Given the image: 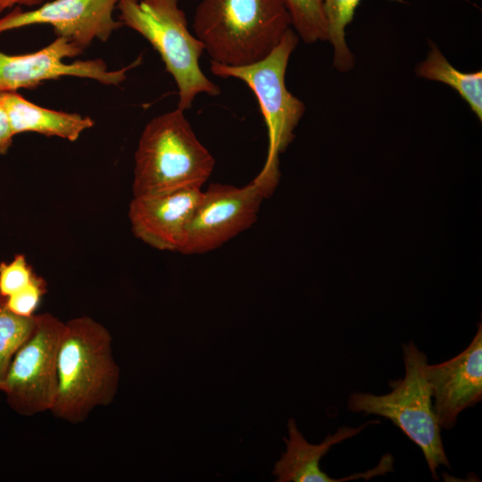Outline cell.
<instances>
[{"label":"cell","mask_w":482,"mask_h":482,"mask_svg":"<svg viewBox=\"0 0 482 482\" xmlns=\"http://www.w3.org/2000/svg\"><path fill=\"white\" fill-rule=\"evenodd\" d=\"M361 0H323L328 42L333 48V67L341 72L351 71L355 58L350 50L345 29L352 22Z\"/></svg>","instance_id":"cell-16"},{"label":"cell","mask_w":482,"mask_h":482,"mask_svg":"<svg viewBox=\"0 0 482 482\" xmlns=\"http://www.w3.org/2000/svg\"><path fill=\"white\" fill-rule=\"evenodd\" d=\"M40 1L41 0H0V13L15 4H32Z\"/></svg>","instance_id":"cell-22"},{"label":"cell","mask_w":482,"mask_h":482,"mask_svg":"<svg viewBox=\"0 0 482 482\" xmlns=\"http://www.w3.org/2000/svg\"><path fill=\"white\" fill-rule=\"evenodd\" d=\"M203 190L187 187L133 197L129 220L134 236L160 251L180 253Z\"/></svg>","instance_id":"cell-12"},{"label":"cell","mask_w":482,"mask_h":482,"mask_svg":"<svg viewBox=\"0 0 482 482\" xmlns=\"http://www.w3.org/2000/svg\"><path fill=\"white\" fill-rule=\"evenodd\" d=\"M116 8L122 25L142 35L160 54L177 85L179 109L188 110L199 94H220L201 70L204 46L188 30L178 0H119Z\"/></svg>","instance_id":"cell-4"},{"label":"cell","mask_w":482,"mask_h":482,"mask_svg":"<svg viewBox=\"0 0 482 482\" xmlns=\"http://www.w3.org/2000/svg\"><path fill=\"white\" fill-rule=\"evenodd\" d=\"M133 197L201 187L215 161L179 108L153 118L135 152Z\"/></svg>","instance_id":"cell-3"},{"label":"cell","mask_w":482,"mask_h":482,"mask_svg":"<svg viewBox=\"0 0 482 482\" xmlns=\"http://www.w3.org/2000/svg\"><path fill=\"white\" fill-rule=\"evenodd\" d=\"M404 376L390 382L386 395L354 392L348 409L365 415L376 414L390 420L422 451L434 479L440 465L450 467L432 409L430 387L426 378L428 357L413 342L403 345Z\"/></svg>","instance_id":"cell-5"},{"label":"cell","mask_w":482,"mask_h":482,"mask_svg":"<svg viewBox=\"0 0 482 482\" xmlns=\"http://www.w3.org/2000/svg\"><path fill=\"white\" fill-rule=\"evenodd\" d=\"M418 77L444 83L454 89L482 120V71L463 72L453 66L440 49L432 45L416 68Z\"/></svg>","instance_id":"cell-15"},{"label":"cell","mask_w":482,"mask_h":482,"mask_svg":"<svg viewBox=\"0 0 482 482\" xmlns=\"http://www.w3.org/2000/svg\"><path fill=\"white\" fill-rule=\"evenodd\" d=\"M13 135L35 132L47 137H58L71 142L94 125V120L78 113L44 108L25 99L17 91L0 93Z\"/></svg>","instance_id":"cell-14"},{"label":"cell","mask_w":482,"mask_h":482,"mask_svg":"<svg viewBox=\"0 0 482 482\" xmlns=\"http://www.w3.org/2000/svg\"><path fill=\"white\" fill-rule=\"evenodd\" d=\"M83 52L71 42L58 37L44 48L30 54L9 55L0 51V93L33 88L41 82L73 76L95 79L104 85H119L126 73L141 62V56L127 67L110 71L101 59L64 62Z\"/></svg>","instance_id":"cell-9"},{"label":"cell","mask_w":482,"mask_h":482,"mask_svg":"<svg viewBox=\"0 0 482 482\" xmlns=\"http://www.w3.org/2000/svg\"><path fill=\"white\" fill-rule=\"evenodd\" d=\"M36 326V314L29 317L15 314L8 309L6 298L0 295V391L14 355Z\"/></svg>","instance_id":"cell-17"},{"label":"cell","mask_w":482,"mask_h":482,"mask_svg":"<svg viewBox=\"0 0 482 482\" xmlns=\"http://www.w3.org/2000/svg\"><path fill=\"white\" fill-rule=\"evenodd\" d=\"M299 37L290 29L264 59L245 66H227L211 61L210 71L221 78L245 82L256 96L268 129L269 148L262 170L279 175L278 156L294 139V130L305 112L304 104L286 86L289 58Z\"/></svg>","instance_id":"cell-6"},{"label":"cell","mask_w":482,"mask_h":482,"mask_svg":"<svg viewBox=\"0 0 482 482\" xmlns=\"http://www.w3.org/2000/svg\"><path fill=\"white\" fill-rule=\"evenodd\" d=\"M35 277L26 257L17 254L9 262L0 263V295L8 297L26 287Z\"/></svg>","instance_id":"cell-19"},{"label":"cell","mask_w":482,"mask_h":482,"mask_svg":"<svg viewBox=\"0 0 482 482\" xmlns=\"http://www.w3.org/2000/svg\"><path fill=\"white\" fill-rule=\"evenodd\" d=\"M65 322L51 313L37 315L30 337L14 355L2 392L18 414L33 416L51 411L58 388V353Z\"/></svg>","instance_id":"cell-8"},{"label":"cell","mask_w":482,"mask_h":482,"mask_svg":"<svg viewBox=\"0 0 482 482\" xmlns=\"http://www.w3.org/2000/svg\"><path fill=\"white\" fill-rule=\"evenodd\" d=\"M291 26L300 39L308 44L328 40L323 0H282Z\"/></svg>","instance_id":"cell-18"},{"label":"cell","mask_w":482,"mask_h":482,"mask_svg":"<svg viewBox=\"0 0 482 482\" xmlns=\"http://www.w3.org/2000/svg\"><path fill=\"white\" fill-rule=\"evenodd\" d=\"M13 136L8 115L0 101V155L6 154L12 145Z\"/></svg>","instance_id":"cell-21"},{"label":"cell","mask_w":482,"mask_h":482,"mask_svg":"<svg viewBox=\"0 0 482 482\" xmlns=\"http://www.w3.org/2000/svg\"><path fill=\"white\" fill-rule=\"evenodd\" d=\"M119 0H53L37 9L15 8L0 18V33L36 24L53 27L63 37L84 50L95 39L106 41L122 23L113 18Z\"/></svg>","instance_id":"cell-10"},{"label":"cell","mask_w":482,"mask_h":482,"mask_svg":"<svg viewBox=\"0 0 482 482\" xmlns=\"http://www.w3.org/2000/svg\"><path fill=\"white\" fill-rule=\"evenodd\" d=\"M193 29L211 61L238 67L268 56L291 21L282 0H201Z\"/></svg>","instance_id":"cell-2"},{"label":"cell","mask_w":482,"mask_h":482,"mask_svg":"<svg viewBox=\"0 0 482 482\" xmlns=\"http://www.w3.org/2000/svg\"><path fill=\"white\" fill-rule=\"evenodd\" d=\"M46 292V281L35 275L33 279L26 287L5 297L6 305L15 314L25 317L33 316Z\"/></svg>","instance_id":"cell-20"},{"label":"cell","mask_w":482,"mask_h":482,"mask_svg":"<svg viewBox=\"0 0 482 482\" xmlns=\"http://www.w3.org/2000/svg\"><path fill=\"white\" fill-rule=\"evenodd\" d=\"M279 177L263 171L237 187L214 183L204 191L187 228L183 254L215 250L257 220L261 205L276 187Z\"/></svg>","instance_id":"cell-7"},{"label":"cell","mask_w":482,"mask_h":482,"mask_svg":"<svg viewBox=\"0 0 482 482\" xmlns=\"http://www.w3.org/2000/svg\"><path fill=\"white\" fill-rule=\"evenodd\" d=\"M378 423L371 420L357 428L341 427L333 435H328L320 444L309 443L298 429L295 420L287 422L288 437H284L286 451L275 463L272 474L278 482H344L353 479H370L394 470V457L385 454L372 469L341 478H332L320 467L321 458L330 448L350 437L358 435L367 426Z\"/></svg>","instance_id":"cell-13"},{"label":"cell","mask_w":482,"mask_h":482,"mask_svg":"<svg viewBox=\"0 0 482 482\" xmlns=\"http://www.w3.org/2000/svg\"><path fill=\"white\" fill-rule=\"evenodd\" d=\"M432 409L440 428L451 429L459 414L482 399V329L458 355L426 367Z\"/></svg>","instance_id":"cell-11"},{"label":"cell","mask_w":482,"mask_h":482,"mask_svg":"<svg viewBox=\"0 0 482 482\" xmlns=\"http://www.w3.org/2000/svg\"><path fill=\"white\" fill-rule=\"evenodd\" d=\"M58 388L52 414L66 422H84L96 407L112 403L120 384L112 337L89 316L65 322L58 353Z\"/></svg>","instance_id":"cell-1"}]
</instances>
